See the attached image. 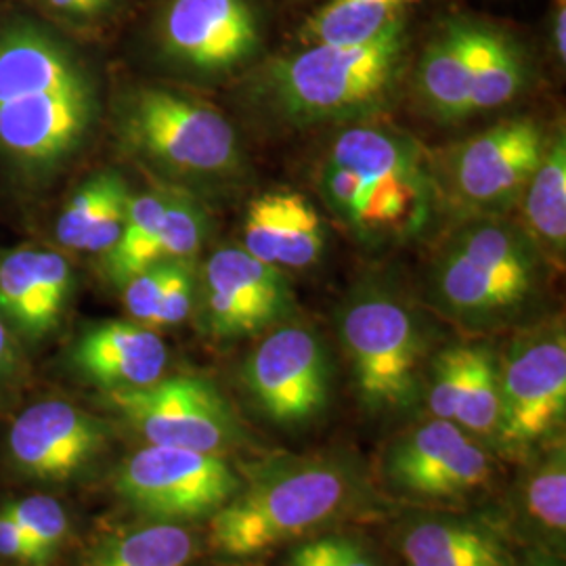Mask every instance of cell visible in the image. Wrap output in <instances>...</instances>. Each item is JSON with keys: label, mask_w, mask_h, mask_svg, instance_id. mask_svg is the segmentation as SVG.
Returning <instances> with one entry per match:
<instances>
[{"label": "cell", "mask_w": 566, "mask_h": 566, "mask_svg": "<svg viewBox=\"0 0 566 566\" xmlns=\"http://www.w3.org/2000/svg\"><path fill=\"white\" fill-rule=\"evenodd\" d=\"M99 116L97 81L55 25L30 15L0 21V160L30 189L78 158Z\"/></svg>", "instance_id": "1"}, {"label": "cell", "mask_w": 566, "mask_h": 566, "mask_svg": "<svg viewBox=\"0 0 566 566\" xmlns=\"http://www.w3.org/2000/svg\"><path fill=\"white\" fill-rule=\"evenodd\" d=\"M317 185L332 214L365 242L420 233L439 191L420 143L374 124L346 128L332 142Z\"/></svg>", "instance_id": "2"}, {"label": "cell", "mask_w": 566, "mask_h": 566, "mask_svg": "<svg viewBox=\"0 0 566 566\" xmlns=\"http://www.w3.org/2000/svg\"><path fill=\"white\" fill-rule=\"evenodd\" d=\"M114 133L122 151L158 182L191 193L235 181L245 164L233 124L214 105L168 86L124 91Z\"/></svg>", "instance_id": "3"}, {"label": "cell", "mask_w": 566, "mask_h": 566, "mask_svg": "<svg viewBox=\"0 0 566 566\" xmlns=\"http://www.w3.org/2000/svg\"><path fill=\"white\" fill-rule=\"evenodd\" d=\"M407 44V21L365 44H304L264 70L259 99L296 126L371 118L397 86Z\"/></svg>", "instance_id": "4"}, {"label": "cell", "mask_w": 566, "mask_h": 566, "mask_svg": "<svg viewBox=\"0 0 566 566\" xmlns=\"http://www.w3.org/2000/svg\"><path fill=\"white\" fill-rule=\"evenodd\" d=\"M355 491L353 472L327 458L264 465L212 514V546L233 558L263 554L340 516Z\"/></svg>", "instance_id": "5"}, {"label": "cell", "mask_w": 566, "mask_h": 566, "mask_svg": "<svg viewBox=\"0 0 566 566\" xmlns=\"http://www.w3.org/2000/svg\"><path fill=\"white\" fill-rule=\"evenodd\" d=\"M542 261L521 224L502 214H474L437 252L428 273L430 296L464 324L507 319L537 292Z\"/></svg>", "instance_id": "6"}, {"label": "cell", "mask_w": 566, "mask_h": 566, "mask_svg": "<svg viewBox=\"0 0 566 566\" xmlns=\"http://www.w3.org/2000/svg\"><path fill=\"white\" fill-rule=\"evenodd\" d=\"M338 334L369 409H397L413 401L424 332L413 308L390 285L367 282L353 290L340 308Z\"/></svg>", "instance_id": "7"}, {"label": "cell", "mask_w": 566, "mask_h": 566, "mask_svg": "<svg viewBox=\"0 0 566 566\" xmlns=\"http://www.w3.org/2000/svg\"><path fill=\"white\" fill-rule=\"evenodd\" d=\"M549 137L528 116L502 120L447 151V196L474 214H502L516 206L544 160Z\"/></svg>", "instance_id": "8"}, {"label": "cell", "mask_w": 566, "mask_h": 566, "mask_svg": "<svg viewBox=\"0 0 566 566\" xmlns=\"http://www.w3.org/2000/svg\"><path fill=\"white\" fill-rule=\"evenodd\" d=\"M164 61L200 81L223 78L252 63L263 46L250 0H166L156 21Z\"/></svg>", "instance_id": "9"}, {"label": "cell", "mask_w": 566, "mask_h": 566, "mask_svg": "<svg viewBox=\"0 0 566 566\" xmlns=\"http://www.w3.org/2000/svg\"><path fill=\"white\" fill-rule=\"evenodd\" d=\"M242 485L219 453L147 446L122 465L118 491L145 514L164 521L212 516Z\"/></svg>", "instance_id": "10"}, {"label": "cell", "mask_w": 566, "mask_h": 566, "mask_svg": "<svg viewBox=\"0 0 566 566\" xmlns=\"http://www.w3.org/2000/svg\"><path fill=\"white\" fill-rule=\"evenodd\" d=\"M565 327L544 325L521 334L500 359V424L495 434L504 446H533L565 420Z\"/></svg>", "instance_id": "11"}, {"label": "cell", "mask_w": 566, "mask_h": 566, "mask_svg": "<svg viewBox=\"0 0 566 566\" xmlns=\"http://www.w3.org/2000/svg\"><path fill=\"white\" fill-rule=\"evenodd\" d=\"M242 378L269 420L306 424L329 401L332 365L325 344L311 327L287 324L266 334L248 355Z\"/></svg>", "instance_id": "12"}, {"label": "cell", "mask_w": 566, "mask_h": 566, "mask_svg": "<svg viewBox=\"0 0 566 566\" xmlns=\"http://www.w3.org/2000/svg\"><path fill=\"white\" fill-rule=\"evenodd\" d=\"M112 403L149 446L217 453L238 439V422L219 388L202 376H170L109 392Z\"/></svg>", "instance_id": "13"}, {"label": "cell", "mask_w": 566, "mask_h": 566, "mask_svg": "<svg viewBox=\"0 0 566 566\" xmlns=\"http://www.w3.org/2000/svg\"><path fill=\"white\" fill-rule=\"evenodd\" d=\"M206 332L217 340L261 334L290 315L285 273L259 261L242 245L214 250L198 271V298Z\"/></svg>", "instance_id": "14"}, {"label": "cell", "mask_w": 566, "mask_h": 566, "mask_svg": "<svg viewBox=\"0 0 566 566\" xmlns=\"http://www.w3.org/2000/svg\"><path fill=\"white\" fill-rule=\"evenodd\" d=\"M388 483L418 497H460L491 474L485 451L464 428L434 418L399 437L386 453Z\"/></svg>", "instance_id": "15"}, {"label": "cell", "mask_w": 566, "mask_h": 566, "mask_svg": "<svg viewBox=\"0 0 566 566\" xmlns=\"http://www.w3.org/2000/svg\"><path fill=\"white\" fill-rule=\"evenodd\" d=\"M74 292V266L60 248L21 245L0 252V317L41 340L60 325Z\"/></svg>", "instance_id": "16"}, {"label": "cell", "mask_w": 566, "mask_h": 566, "mask_svg": "<svg viewBox=\"0 0 566 566\" xmlns=\"http://www.w3.org/2000/svg\"><path fill=\"white\" fill-rule=\"evenodd\" d=\"M99 446V424L65 401H42L28 407L9 432L15 462L42 479L74 474L95 455Z\"/></svg>", "instance_id": "17"}, {"label": "cell", "mask_w": 566, "mask_h": 566, "mask_svg": "<svg viewBox=\"0 0 566 566\" xmlns=\"http://www.w3.org/2000/svg\"><path fill=\"white\" fill-rule=\"evenodd\" d=\"M327 231L317 208L298 191H269L243 217L242 248L277 269H306L322 259Z\"/></svg>", "instance_id": "18"}, {"label": "cell", "mask_w": 566, "mask_h": 566, "mask_svg": "<svg viewBox=\"0 0 566 566\" xmlns=\"http://www.w3.org/2000/svg\"><path fill=\"white\" fill-rule=\"evenodd\" d=\"M82 376L109 392L154 385L164 378L168 348L160 334L137 322L91 325L74 346Z\"/></svg>", "instance_id": "19"}, {"label": "cell", "mask_w": 566, "mask_h": 566, "mask_svg": "<svg viewBox=\"0 0 566 566\" xmlns=\"http://www.w3.org/2000/svg\"><path fill=\"white\" fill-rule=\"evenodd\" d=\"M133 191L116 168L88 175L61 206L55 248L103 259L120 240Z\"/></svg>", "instance_id": "20"}, {"label": "cell", "mask_w": 566, "mask_h": 566, "mask_svg": "<svg viewBox=\"0 0 566 566\" xmlns=\"http://www.w3.org/2000/svg\"><path fill=\"white\" fill-rule=\"evenodd\" d=\"M416 95L437 122L465 120L472 78V20L446 21L418 61Z\"/></svg>", "instance_id": "21"}, {"label": "cell", "mask_w": 566, "mask_h": 566, "mask_svg": "<svg viewBox=\"0 0 566 566\" xmlns=\"http://www.w3.org/2000/svg\"><path fill=\"white\" fill-rule=\"evenodd\" d=\"M531 81L525 51L504 30L472 20V78L465 118L516 102Z\"/></svg>", "instance_id": "22"}, {"label": "cell", "mask_w": 566, "mask_h": 566, "mask_svg": "<svg viewBox=\"0 0 566 566\" xmlns=\"http://www.w3.org/2000/svg\"><path fill=\"white\" fill-rule=\"evenodd\" d=\"M518 203H523L525 224H521L552 263H563L566 250V143L565 135H552L544 160L526 182Z\"/></svg>", "instance_id": "23"}, {"label": "cell", "mask_w": 566, "mask_h": 566, "mask_svg": "<svg viewBox=\"0 0 566 566\" xmlns=\"http://www.w3.org/2000/svg\"><path fill=\"white\" fill-rule=\"evenodd\" d=\"M401 552L409 566H507L500 539L464 521H420L405 531Z\"/></svg>", "instance_id": "24"}, {"label": "cell", "mask_w": 566, "mask_h": 566, "mask_svg": "<svg viewBox=\"0 0 566 566\" xmlns=\"http://www.w3.org/2000/svg\"><path fill=\"white\" fill-rule=\"evenodd\" d=\"M420 0H327L301 30L303 44H365L403 23Z\"/></svg>", "instance_id": "25"}, {"label": "cell", "mask_w": 566, "mask_h": 566, "mask_svg": "<svg viewBox=\"0 0 566 566\" xmlns=\"http://www.w3.org/2000/svg\"><path fill=\"white\" fill-rule=\"evenodd\" d=\"M210 229L208 210L198 196L175 187L160 223L143 243L133 275L151 264L196 261Z\"/></svg>", "instance_id": "26"}, {"label": "cell", "mask_w": 566, "mask_h": 566, "mask_svg": "<svg viewBox=\"0 0 566 566\" xmlns=\"http://www.w3.org/2000/svg\"><path fill=\"white\" fill-rule=\"evenodd\" d=\"M193 549V537L187 528L158 523L112 539L88 566H185Z\"/></svg>", "instance_id": "27"}, {"label": "cell", "mask_w": 566, "mask_h": 566, "mask_svg": "<svg viewBox=\"0 0 566 566\" xmlns=\"http://www.w3.org/2000/svg\"><path fill=\"white\" fill-rule=\"evenodd\" d=\"M453 422L481 437H491L500 424V359L485 344L472 346V359Z\"/></svg>", "instance_id": "28"}, {"label": "cell", "mask_w": 566, "mask_h": 566, "mask_svg": "<svg viewBox=\"0 0 566 566\" xmlns=\"http://www.w3.org/2000/svg\"><path fill=\"white\" fill-rule=\"evenodd\" d=\"M525 512L539 531L565 537L566 531V460L565 447L547 453L525 483Z\"/></svg>", "instance_id": "29"}, {"label": "cell", "mask_w": 566, "mask_h": 566, "mask_svg": "<svg viewBox=\"0 0 566 566\" xmlns=\"http://www.w3.org/2000/svg\"><path fill=\"white\" fill-rule=\"evenodd\" d=\"M474 344H458L437 355L430 369L428 386V405L434 418L453 422L455 407L460 403L464 390L470 359Z\"/></svg>", "instance_id": "30"}, {"label": "cell", "mask_w": 566, "mask_h": 566, "mask_svg": "<svg viewBox=\"0 0 566 566\" xmlns=\"http://www.w3.org/2000/svg\"><path fill=\"white\" fill-rule=\"evenodd\" d=\"M198 298V266L196 261H175L170 263L168 277L163 285L160 298L156 304L151 329L181 325L193 311Z\"/></svg>", "instance_id": "31"}, {"label": "cell", "mask_w": 566, "mask_h": 566, "mask_svg": "<svg viewBox=\"0 0 566 566\" xmlns=\"http://www.w3.org/2000/svg\"><path fill=\"white\" fill-rule=\"evenodd\" d=\"M25 535L36 544L44 556H49L67 533V518L63 507L46 495H32L25 497L20 504L7 510Z\"/></svg>", "instance_id": "32"}, {"label": "cell", "mask_w": 566, "mask_h": 566, "mask_svg": "<svg viewBox=\"0 0 566 566\" xmlns=\"http://www.w3.org/2000/svg\"><path fill=\"white\" fill-rule=\"evenodd\" d=\"M42 20L70 30H93L109 20L122 0H30Z\"/></svg>", "instance_id": "33"}, {"label": "cell", "mask_w": 566, "mask_h": 566, "mask_svg": "<svg viewBox=\"0 0 566 566\" xmlns=\"http://www.w3.org/2000/svg\"><path fill=\"white\" fill-rule=\"evenodd\" d=\"M290 566H376L361 547L343 537H322L296 547Z\"/></svg>", "instance_id": "34"}, {"label": "cell", "mask_w": 566, "mask_h": 566, "mask_svg": "<svg viewBox=\"0 0 566 566\" xmlns=\"http://www.w3.org/2000/svg\"><path fill=\"white\" fill-rule=\"evenodd\" d=\"M0 556L25 563H42L46 558L9 512L0 514Z\"/></svg>", "instance_id": "35"}, {"label": "cell", "mask_w": 566, "mask_h": 566, "mask_svg": "<svg viewBox=\"0 0 566 566\" xmlns=\"http://www.w3.org/2000/svg\"><path fill=\"white\" fill-rule=\"evenodd\" d=\"M566 4L565 0H560V4H556V13H554V23H552V41H554V49L556 55L560 61L566 57Z\"/></svg>", "instance_id": "36"}, {"label": "cell", "mask_w": 566, "mask_h": 566, "mask_svg": "<svg viewBox=\"0 0 566 566\" xmlns=\"http://www.w3.org/2000/svg\"><path fill=\"white\" fill-rule=\"evenodd\" d=\"M15 364V348L9 334V325L0 317V376L7 374Z\"/></svg>", "instance_id": "37"}, {"label": "cell", "mask_w": 566, "mask_h": 566, "mask_svg": "<svg viewBox=\"0 0 566 566\" xmlns=\"http://www.w3.org/2000/svg\"><path fill=\"white\" fill-rule=\"evenodd\" d=\"M526 566H563V563H558L554 556H547V554H539V556H533Z\"/></svg>", "instance_id": "38"}]
</instances>
